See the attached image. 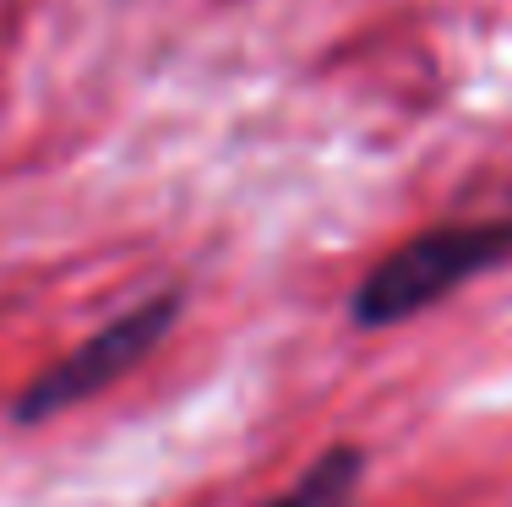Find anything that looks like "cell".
<instances>
[{
    "label": "cell",
    "mask_w": 512,
    "mask_h": 507,
    "mask_svg": "<svg viewBox=\"0 0 512 507\" xmlns=\"http://www.w3.org/2000/svg\"><path fill=\"white\" fill-rule=\"evenodd\" d=\"M175 317H180V289H158L142 306L120 311V317L104 322L93 338H82L71 355H60L50 371H39L11 415H17L22 426H39V420H55L60 409H77L82 398H99L104 388H115L126 371H137L142 360L164 344V333L175 328Z\"/></svg>",
    "instance_id": "2"
},
{
    "label": "cell",
    "mask_w": 512,
    "mask_h": 507,
    "mask_svg": "<svg viewBox=\"0 0 512 507\" xmlns=\"http://www.w3.org/2000/svg\"><path fill=\"white\" fill-rule=\"evenodd\" d=\"M360 475H365V453L344 442V448H327L284 497H273L267 507H349Z\"/></svg>",
    "instance_id": "3"
},
{
    "label": "cell",
    "mask_w": 512,
    "mask_h": 507,
    "mask_svg": "<svg viewBox=\"0 0 512 507\" xmlns=\"http://www.w3.org/2000/svg\"><path fill=\"white\" fill-rule=\"evenodd\" d=\"M512 257V219H474V224H436L387 251L360 279L349 317L355 328H398V322L431 311L458 284L502 268Z\"/></svg>",
    "instance_id": "1"
}]
</instances>
